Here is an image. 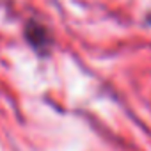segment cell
<instances>
[{
  "mask_svg": "<svg viewBox=\"0 0 151 151\" xmlns=\"http://www.w3.org/2000/svg\"><path fill=\"white\" fill-rule=\"evenodd\" d=\"M27 39L30 41V45H34L37 50H41L43 46H48L50 45V37H48V32L45 30V27L41 25H29L27 27Z\"/></svg>",
  "mask_w": 151,
  "mask_h": 151,
  "instance_id": "1",
  "label": "cell"
},
{
  "mask_svg": "<svg viewBox=\"0 0 151 151\" xmlns=\"http://www.w3.org/2000/svg\"><path fill=\"white\" fill-rule=\"evenodd\" d=\"M147 23H149V25H151V14H149V16H147Z\"/></svg>",
  "mask_w": 151,
  "mask_h": 151,
  "instance_id": "2",
  "label": "cell"
}]
</instances>
